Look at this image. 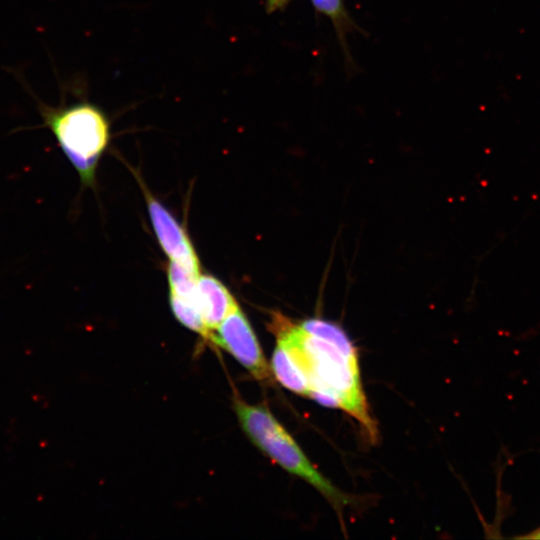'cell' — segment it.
Segmentation results:
<instances>
[{"label":"cell","mask_w":540,"mask_h":540,"mask_svg":"<svg viewBox=\"0 0 540 540\" xmlns=\"http://www.w3.org/2000/svg\"><path fill=\"white\" fill-rule=\"evenodd\" d=\"M272 329L301 373L306 397L346 412L375 444L377 423L363 390L357 350L346 332L322 318L293 323L280 313L273 315Z\"/></svg>","instance_id":"cell-1"},{"label":"cell","mask_w":540,"mask_h":540,"mask_svg":"<svg viewBox=\"0 0 540 540\" xmlns=\"http://www.w3.org/2000/svg\"><path fill=\"white\" fill-rule=\"evenodd\" d=\"M43 126L79 176L83 187L94 188L100 159L110 138V122L104 111L87 101L51 107L39 104Z\"/></svg>","instance_id":"cell-2"},{"label":"cell","mask_w":540,"mask_h":540,"mask_svg":"<svg viewBox=\"0 0 540 540\" xmlns=\"http://www.w3.org/2000/svg\"><path fill=\"white\" fill-rule=\"evenodd\" d=\"M234 409L250 440L284 470L318 490L334 507L341 520L343 509L353 505L355 500L316 469L270 410L263 405H249L238 397L234 399Z\"/></svg>","instance_id":"cell-3"},{"label":"cell","mask_w":540,"mask_h":540,"mask_svg":"<svg viewBox=\"0 0 540 540\" xmlns=\"http://www.w3.org/2000/svg\"><path fill=\"white\" fill-rule=\"evenodd\" d=\"M213 342L228 351L257 380L271 379L272 370L257 337L241 309L236 307L217 327Z\"/></svg>","instance_id":"cell-4"},{"label":"cell","mask_w":540,"mask_h":540,"mask_svg":"<svg viewBox=\"0 0 540 540\" xmlns=\"http://www.w3.org/2000/svg\"><path fill=\"white\" fill-rule=\"evenodd\" d=\"M148 213L159 244L171 261L200 275L199 260L183 227L151 194L145 191Z\"/></svg>","instance_id":"cell-5"},{"label":"cell","mask_w":540,"mask_h":540,"mask_svg":"<svg viewBox=\"0 0 540 540\" xmlns=\"http://www.w3.org/2000/svg\"><path fill=\"white\" fill-rule=\"evenodd\" d=\"M197 303L211 332L216 330L224 318L238 307L234 297L218 279L202 274L197 279Z\"/></svg>","instance_id":"cell-6"},{"label":"cell","mask_w":540,"mask_h":540,"mask_svg":"<svg viewBox=\"0 0 540 540\" xmlns=\"http://www.w3.org/2000/svg\"><path fill=\"white\" fill-rule=\"evenodd\" d=\"M271 370L282 386L306 397L307 391L302 375L287 349L278 341L271 359Z\"/></svg>","instance_id":"cell-7"},{"label":"cell","mask_w":540,"mask_h":540,"mask_svg":"<svg viewBox=\"0 0 540 540\" xmlns=\"http://www.w3.org/2000/svg\"><path fill=\"white\" fill-rule=\"evenodd\" d=\"M170 305L174 316L182 325L210 342L213 341L214 333L208 329L196 298L180 297L170 293Z\"/></svg>","instance_id":"cell-8"},{"label":"cell","mask_w":540,"mask_h":540,"mask_svg":"<svg viewBox=\"0 0 540 540\" xmlns=\"http://www.w3.org/2000/svg\"><path fill=\"white\" fill-rule=\"evenodd\" d=\"M313 7L321 14L328 17L338 34L340 40H344L345 34L353 27L342 0H310Z\"/></svg>","instance_id":"cell-9"},{"label":"cell","mask_w":540,"mask_h":540,"mask_svg":"<svg viewBox=\"0 0 540 540\" xmlns=\"http://www.w3.org/2000/svg\"><path fill=\"white\" fill-rule=\"evenodd\" d=\"M290 2L291 0H267L266 10L268 13L283 10Z\"/></svg>","instance_id":"cell-10"},{"label":"cell","mask_w":540,"mask_h":540,"mask_svg":"<svg viewBox=\"0 0 540 540\" xmlns=\"http://www.w3.org/2000/svg\"><path fill=\"white\" fill-rule=\"evenodd\" d=\"M523 538L540 539V527L531 532L529 535L523 536Z\"/></svg>","instance_id":"cell-11"}]
</instances>
